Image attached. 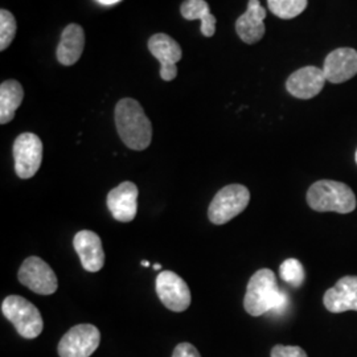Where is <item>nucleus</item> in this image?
<instances>
[{
  "instance_id": "obj_10",
  "label": "nucleus",
  "mask_w": 357,
  "mask_h": 357,
  "mask_svg": "<svg viewBox=\"0 0 357 357\" xmlns=\"http://www.w3.org/2000/svg\"><path fill=\"white\" fill-rule=\"evenodd\" d=\"M149 51L160 63V77L165 81H172L178 77V61L183 57L178 41L166 33H156L149 40Z\"/></svg>"
},
{
  "instance_id": "obj_21",
  "label": "nucleus",
  "mask_w": 357,
  "mask_h": 357,
  "mask_svg": "<svg viewBox=\"0 0 357 357\" xmlns=\"http://www.w3.org/2000/svg\"><path fill=\"white\" fill-rule=\"evenodd\" d=\"M280 274L283 281L293 284L294 287H301L305 281L303 265L295 258H289L282 262Z\"/></svg>"
},
{
  "instance_id": "obj_3",
  "label": "nucleus",
  "mask_w": 357,
  "mask_h": 357,
  "mask_svg": "<svg viewBox=\"0 0 357 357\" xmlns=\"http://www.w3.org/2000/svg\"><path fill=\"white\" fill-rule=\"evenodd\" d=\"M307 204L317 212H335L340 215L356 209V196L354 191L340 181L319 180L307 192Z\"/></svg>"
},
{
  "instance_id": "obj_5",
  "label": "nucleus",
  "mask_w": 357,
  "mask_h": 357,
  "mask_svg": "<svg viewBox=\"0 0 357 357\" xmlns=\"http://www.w3.org/2000/svg\"><path fill=\"white\" fill-rule=\"evenodd\" d=\"M250 202V192L243 184H229L217 192L208 208V218L215 225H224L238 216Z\"/></svg>"
},
{
  "instance_id": "obj_19",
  "label": "nucleus",
  "mask_w": 357,
  "mask_h": 357,
  "mask_svg": "<svg viewBox=\"0 0 357 357\" xmlns=\"http://www.w3.org/2000/svg\"><path fill=\"white\" fill-rule=\"evenodd\" d=\"M180 13L185 20H202V33L205 38L215 35L217 19L211 13L209 4L205 0H185L180 7Z\"/></svg>"
},
{
  "instance_id": "obj_12",
  "label": "nucleus",
  "mask_w": 357,
  "mask_h": 357,
  "mask_svg": "<svg viewBox=\"0 0 357 357\" xmlns=\"http://www.w3.org/2000/svg\"><path fill=\"white\" fill-rule=\"evenodd\" d=\"M326 76L323 69L317 66H305L294 72L286 81L287 91L299 100H310L319 94L324 88Z\"/></svg>"
},
{
  "instance_id": "obj_23",
  "label": "nucleus",
  "mask_w": 357,
  "mask_h": 357,
  "mask_svg": "<svg viewBox=\"0 0 357 357\" xmlns=\"http://www.w3.org/2000/svg\"><path fill=\"white\" fill-rule=\"evenodd\" d=\"M271 357H307V354L303 348L296 345H275L273 347Z\"/></svg>"
},
{
  "instance_id": "obj_27",
  "label": "nucleus",
  "mask_w": 357,
  "mask_h": 357,
  "mask_svg": "<svg viewBox=\"0 0 357 357\" xmlns=\"http://www.w3.org/2000/svg\"><path fill=\"white\" fill-rule=\"evenodd\" d=\"M160 268H162V266H160V265H159V264H155V265H153V270H156V271H159V270H160Z\"/></svg>"
},
{
  "instance_id": "obj_28",
  "label": "nucleus",
  "mask_w": 357,
  "mask_h": 357,
  "mask_svg": "<svg viewBox=\"0 0 357 357\" xmlns=\"http://www.w3.org/2000/svg\"><path fill=\"white\" fill-rule=\"evenodd\" d=\"M355 159H356V163H357V150H356V155H355Z\"/></svg>"
},
{
  "instance_id": "obj_9",
  "label": "nucleus",
  "mask_w": 357,
  "mask_h": 357,
  "mask_svg": "<svg viewBox=\"0 0 357 357\" xmlns=\"http://www.w3.org/2000/svg\"><path fill=\"white\" fill-rule=\"evenodd\" d=\"M155 290L160 302L174 312H183L191 306V290L176 273L165 270L156 277Z\"/></svg>"
},
{
  "instance_id": "obj_20",
  "label": "nucleus",
  "mask_w": 357,
  "mask_h": 357,
  "mask_svg": "<svg viewBox=\"0 0 357 357\" xmlns=\"http://www.w3.org/2000/svg\"><path fill=\"white\" fill-rule=\"evenodd\" d=\"M308 0H268V10L283 20L299 16L307 8Z\"/></svg>"
},
{
  "instance_id": "obj_8",
  "label": "nucleus",
  "mask_w": 357,
  "mask_h": 357,
  "mask_svg": "<svg viewBox=\"0 0 357 357\" xmlns=\"http://www.w3.org/2000/svg\"><path fill=\"white\" fill-rule=\"evenodd\" d=\"M101 343V332L93 324H78L65 333L59 343L60 357H90Z\"/></svg>"
},
{
  "instance_id": "obj_11",
  "label": "nucleus",
  "mask_w": 357,
  "mask_h": 357,
  "mask_svg": "<svg viewBox=\"0 0 357 357\" xmlns=\"http://www.w3.org/2000/svg\"><path fill=\"white\" fill-rule=\"evenodd\" d=\"M138 187L132 181H123L107 195V208L119 222H131L138 212Z\"/></svg>"
},
{
  "instance_id": "obj_26",
  "label": "nucleus",
  "mask_w": 357,
  "mask_h": 357,
  "mask_svg": "<svg viewBox=\"0 0 357 357\" xmlns=\"http://www.w3.org/2000/svg\"><path fill=\"white\" fill-rule=\"evenodd\" d=\"M142 265H143L144 268H149V266H150V262H149V261H143V262H142Z\"/></svg>"
},
{
  "instance_id": "obj_17",
  "label": "nucleus",
  "mask_w": 357,
  "mask_h": 357,
  "mask_svg": "<svg viewBox=\"0 0 357 357\" xmlns=\"http://www.w3.org/2000/svg\"><path fill=\"white\" fill-rule=\"evenodd\" d=\"M85 47V32L78 24L65 26L57 47V60L64 66H72L81 59Z\"/></svg>"
},
{
  "instance_id": "obj_14",
  "label": "nucleus",
  "mask_w": 357,
  "mask_h": 357,
  "mask_svg": "<svg viewBox=\"0 0 357 357\" xmlns=\"http://www.w3.org/2000/svg\"><path fill=\"white\" fill-rule=\"evenodd\" d=\"M73 246L81 259L82 268L97 273L105 265V252L100 236L91 230H81L73 238Z\"/></svg>"
},
{
  "instance_id": "obj_25",
  "label": "nucleus",
  "mask_w": 357,
  "mask_h": 357,
  "mask_svg": "<svg viewBox=\"0 0 357 357\" xmlns=\"http://www.w3.org/2000/svg\"><path fill=\"white\" fill-rule=\"evenodd\" d=\"M97 1H100L101 4H105V6H110V4H115V3H118L121 0H97Z\"/></svg>"
},
{
  "instance_id": "obj_22",
  "label": "nucleus",
  "mask_w": 357,
  "mask_h": 357,
  "mask_svg": "<svg viewBox=\"0 0 357 357\" xmlns=\"http://www.w3.org/2000/svg\"><path fill=\"white\" fill-rule=\"evenodd\" d=\"M16 19L8 10L0 11V51H6L16 36Z\"/></svg>"
},
{
  "instance_id": "obj_1",
  "label": "nucleus",
  "mask_w": 357,
  "mask_h": 357,
  "mask_svg": "<svg viewBox=\"0 0 357 357\" xmlns=\"http://www.w3.org/2000/svg\"><path fill=\"white\" fill-rule=\"evenodd\" d=\"M114 118L118 135L128 149L143 151L151 144L153 125L137 100H121L115 106Z\"/></svg>"
},
{
  "instance_id": "obj_2",
  "label": "nucleus",
  "mask_w": 357,
  "mask_h": 357,
  "mask_svg": "<svg viewBox=\"0 0 357 357\" xmlns=\"http://www.w3.org/2000/svg\"><path fill=\"white\" fill-rule=\"evenodd\" d=\"M286 301V294L280 290L274 271L261 268L255 271L248 283L243 308L252 317H261L268 311L281 310Z\"/></svg>"
},
{
  "instance_id": "obj_7",
  "label": "nucleus",
  "mask_w": 357,
  "mask_h": 357,
  "mask_svg": "<svg viewBox=\"0 0 357 357\" xmlns=\"http://www.w3.org/2000/svg\"><path fill=\"white\" fill-rule=\"evenodd\" d=\"M43 142L36 134L23 132L13 142L15 171L20 178H33L43 162Z\"/></svg>"
},
{
  "instance_id": "obj_24",
  "label": "nucleus",
  "mask_w": 357,
  "mask_h": 357,
  "mask_svg": "<svg viewBox=\"0 0 357 357\" xmlns=\"http://www.w3.org/2000/svg\"><path fill=\"white\" fill-rule=\"evenodd\" d=\"M172 357H202V355L191 343H180L176 345Z\"/></svg>"
},
{
  "instance_id": "obj_4",
  "label": "nucleus",
  "mask_w": 357,
  "mask_h": 357,
  "mask_svg": "<svg viewBox=\"0 0 357 357\" xmlns=\"http://www.w3.org/2000/svg\"><path fill=\"white\" fill-rule=\"evenodd\" d=\"M1 312L24 339H36L43 332L44 321L38 307L23 296H7L1 303Z\"/></svg>"
},
{
  "instance_id": "obj_6",
  "label": "nucleus",
  "mask_w": 357,
  "mask_h": 357,
  "mask_svg": "<svg viewBox=\"0 0 357 357\" xmlns=\"http://www.w3.org/2000/svg\"><path fill=\"white\" fill-rule=\"evenodd\" d=\"M17 278L26 289L38 295H52L59 289L56 273L40 257H28L19 268Z\"/></svg>"
},
{
  "instance_id": "obj_16",
  "label": "nucleus",
  "mask_w": 357,
  "mask_h": 357,
  "mask_svg": "<svg viewBox=\"0 0 357 357\" xmlns=\"http://www.w3.org/2000/svg\"><path fill=\"white\" fill-rule=\"evenodd\" d=\"M266 10L261 6L259 0H249L246 13L241 15L236 22L237 35L245 44H255L264 38L266 26L265 17Z\"/></svg>"
},
{
  "instance_id": "obj_15",
  "label": "nucleus",
  "mask_w": 357,
  "mask_h": 357,
  "mask_svg": "<svg viewBox=\"0 0 357 357\" xmlns=\"http://www.w3.org/2000/svg\"><path fill=\"white\" fill-rule=\"evenodd\" d=\"M323 303L333 314L357 311L356 275H347L340 278L333 287L326 291L323 296Z\"/></svg>"
},
{
  "instance_id": "obj_13",
  "label": "nucleus",
  "mask_w": 357,
  "mask_h": 357,
  "mask_svg": "<svg viewBox=\"0 0 357 357\" xmlns=\"http://www.w3.org/2000/svg\"><path fill=\"white\" fill-rule=\"evenodd\" d=\"M323 73L331 84H342L357 75V51L339 48L332 51L324 60Z\"/></svg>"
},
{
  "instance_id": "obj_18",
  "label": "nucleus",
  "mask_w": 357,
  "mask_h": 357,
  "mask_svg": "<svg viewBox=\"0 0 357 357\" xmlns=\"http://www.w3.org/2000/svg\"><path fill=\"white\" fill-rule=\"evenodd\" d=\"M24 100V89L16 79H7L0 85V123L11 122Z\"/></svg>"
}]
</instances>
